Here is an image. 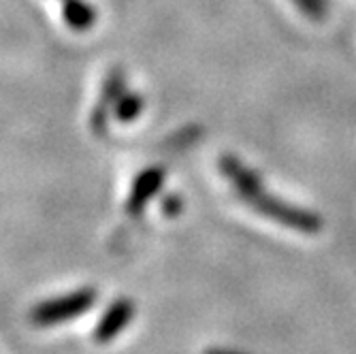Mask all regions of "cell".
Listing matches in <instances>:
<instances>
[{
    "label": "cell",
    "instance_id": "obj_1",
    "mask_svg": "<svg viewBox=\"0 0 356 354\" xmlns=\"http://www.w3.org/2000/svg\"><path fill=\"white\" fill-rule=\"evenodd\" d=\"M96 301V293L92 288H81L71 295H64L58 299H49L32 307L28 320L35 327H54L60 323H69L73 318L83 316Z\"/></svg>",
    "mask_w": 356,
    "mask_h": 354
},
{
    "label": "cell",
    "instance_id": "obj_2",
    "mask_svg": "<svg viewBox=\"0 0 356 354\" xmlns=\"http://www.w3.org/2000/svg\"><path fill=\"white\" fill-rule=\"evenodd\" d=\"M133 318H135V303L131 299L113 301L107 307V312L103 314V318L99 320V325H96L92 339L96 344H103V346L113 341L126 329V325L131 323Z\"/></svg>",
    "mask_w": 356,
    "mask_h": 354
},
{
    "label": "cell",
    "instance_id": "obj_3",
    "mask_svg": "<svg viewBox=\"0 0 356 354\" xmlns=\"http://www.w3.org/2000/svg\"><path fill=\"white\" fill-rule=\"evenodd\" d=\"M160 179H163V177H160L158 171H145L137 179V184L133 188V195H131V199H128V205H126L128 214H131V216H139L143 211L145 203L156 195V190L160 186Z\"/></svg>",
    "mask_w": 356,
    "mask_h": 354
},
{
    "label": "cell",
    "instance_id": "obj_4",
    "mask_svg": "<svg viewBox=\"0 0 356 354\" xmlns=\"http://www.w3.org/2000/svg\"><path fill=\"white\" fill-rule=\"evenodd\" d=\"M295 5L314 19L325 15V0H295Z\"/></svg>",
    "mask_w": 356,
    "mask_h": 354
}]
</instances>
